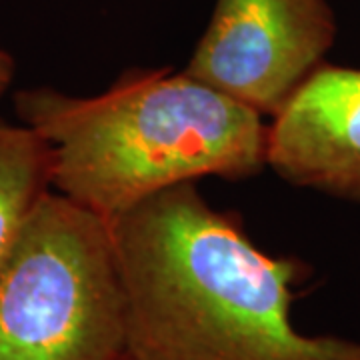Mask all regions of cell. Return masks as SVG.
Listing matches in <instances>:
<instances>
[{"mask_svg": "<svg viewBox=\"0 0 360 360\" xmlns=\"http://www.w3.org/2000/svg\"><path fill=\"white\" fill-rule=\"evenodd\" d=\"M336 34L328 0H217L184 70L272 118L326 63Z\"/></svg>", "mask_w": 360, "mask_h": 360, "instance_id": "4", "label": "cell"}, {"mask_svg": "<svg viewBox=\"0 0 360 360\" xmlns=\"http://www.w3.org/2000/svg\"><path fill=\"white\" fill-rule=\"evenodd\" d=\"M14 75H16V63L13 54L0 49V96L6 94V90L13 86Z\"/></svg>", "mask_w": 360, "mask_h": 360, "instance_id": "7", "label": "cell"}, {"mask_svg": "<svg viewBox=\"0 0 360 360\" xmlns=\"http://www.w3.org/2000/svg\"><path fill=\"white\" fill-rule=\"evenodd\" d=\"M110 222L44 191L0 262V360H124Z\"/></svg>", "mask_w": 360, "mask_h": 360, "instance_id": "3", "label": "cell"}, {"mask_svg": "<svg viewBox=\"0 0 360 360\" xmlns=\"http://www.w3.org/2000/svg\"><path fill=\"white\" fill-rule=\"evenodd\" d=\"M266 167L360 206V68L322 63L270 118Z\"/></svg>", "mask_w": 360, "mask_h": 360, "instance_id": "5", "label": "cell"}, {"mask_svg": "<svg viewBox=\"0 0 360 360\" xmlns=\"http://www.w3.org/2000/svg\"><path fill=\"white\" fill-rule=\"evenodd\" d=\"M49 188V153L44 142L20 120L11 122L0 116V262L26 214Z\"/></svg>", "mask_w": 360, "mask_h": 360, "instance_id": "6", "label": "cell"}, {"mask_svg": "<svg viewBox=\"0 0 360 360\" xmlns=\"http://www.w3.org/2000/svg\"><path fill=\"white\" fill-rule=\"evenodd\" d=\"M14 110L46 146L52 191L108 222L172 186L266 167L264 116L186 70H129L96 96L26 89Z\"/></svg>", "mask_w": 360, "mask_h": 360, "instance_id": "2", "label": "cell"}, {"mask_svg": "<svg viewBox=\"0 0 360 360\" xmlns=\"http://www.w3.org/2000/svg\"><path fill=\"white\" fill-rule=\"evenodd\" d=\"M124 360H127V359H124Z\"/></svg>", "mask_w": 360, "mask_h": 360, "instance_id": "8", "label": "cell"}, {"mask_svg": "<svg viewBox=\"0 0 360 360\" xmlns=\"http://www.w3.org/2000/svg\"><path fill=\"white\" fill-rule=\"evenodd\" d=\"M127 300V360H360V340L292 322L302 266L262 252L196 182L110 222Z\"/></svg>", "mask_w": 360, "mask_h": 360, "instance_id": "1", "label": "cell"}]
</instances>
